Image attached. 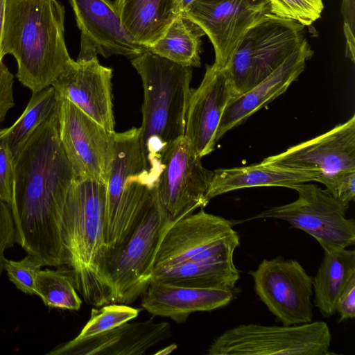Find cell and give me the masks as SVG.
<instances>
[{"mask_svg":"<svg viewBox=\"0 0 355 355\" xmlns=\"http://www.w3.org/2000/svg\"><path fill=\"white\" fill-rule=\"evenodd\" d=\"M106 184L75 178L67 191L61 220L62 268L89 305L112 303L110 259L105 239Z\"/></svg>","mask_w":355,"mask_h":355,"instance_id":"2","label":"cell"},{"mask_svg":"<svg viewBox=\"0 0 355 355\" xmlns=\"http://www.w3.org/2000/svg\"><path fill=\"white\" fill-rule=\"evenodd\" d=\"M306 39L270 75L245 93L233 97L221 117L217 133L218 141L227 132L241 124L257 111L285 92L304 71L306 62L313 55Z\"/></svg>","mask_w":355,"mask_h":355,"instance_id":"20","label":"cell"},{"mask_svg":"<svg viewBox=\"0 0 355 355\" xmlns=\"http://www.w3.org/2000/svg\"><path fill=\"white\" fill-rule=\"evenodd\" d=\"M315 171H297L273 166L263 161L247 166L219 168L214 171L206 194L209 202L219 195L245 188L282 187L294 189L308 182H318Z\"/></svg>","mask_w":355,"mask_h":355,"instance_id":"22","label":"cell"},{"mask_svg":"<svg viewBox=\"0 0 355 355\" xmlns=\"http://www.w3.org/2000/svg\"><path fill=\"white\" fill-rule=\"evenodd\" d=\"M304 26L272 13L262 16L243 33L226 66L234 97L276 70L302 44Z\"/></svg>","mask_w":355,"mask_h":355,"instance_id":"6","label":"cell"},{"mask_svg":"<svg viewBox=\"0 0 355 355\" xmlns=\"http://www.w3.org/2000/svg\"><path fill=\"white\" fill-rule=\"evenodd\" d=\"M233 297V290L183 286L154 279L141 296V306L148 313L179 323L192 313L222 308Z\"/></svg>","mask_w":355,"mask_h":355,"instance_id":"21","label":"cell"},{"mask_svg":"<svg viewBox=\"0 0 355 355\" xmlns=\"http://www.w3.org/2000/svg\"><path fill=\"white\" fill-rule=\"evenodd\" d=\"M80 31V51L77 60H88L98 54L107 58L120 55L133 58L148 51L134 40L121 23L118 8L110 0H69Z\"/></svg>","mask_w":355,"mask_h":355,"instance_id":"15","label":"cell"},{"mask_svg":"<svg viewBox=\"0 0 355 355\" xmlns=\"http://www.w3.org/2000/svg\"><path fill=\"white\" fill-rule=\"evenodd\" d=\"M15 177V159L8 146L0 142V200L10 204Z\"/></svg>","mask_w":355,"mask_h":355,"instance_id":"33","label":"cell"},{"mask_svg":"<svg viewBox=\"0 0 355 355\" xmlns=\"http://www.w3.org/2000/svg\"><path fill=\"white\" fill-rule=\"evenodd\" d=\"M250 274L257 295L282 324L312 322L313 278L298 261L281 257L263 259Z\"/></svg>","mask_w":355,"mask_h":355,"instance_id":"11","label":"cell"},{"mask_svg":"<svg viewBox=\"0 0 355 355\" xmlns=\"http://www.w3.org/2000/svg\"><path fill=\"white\" fill-rule=\"evenodd\" d=\"M58 128L75 178L105 184L114 132H109L71 101L61 98L58 106Z\"/></svg>","mask_w":355,"mask_h":355,"instance_id":"12","label":"cell"},{"mask_svg":"<svg viewBox=\"0 0 355 355\" xmlns=\"http://www.w3.org/2000/svg\"><path fill=\"white\" fill-rule=\"evenodd\" d=\"M59 101L53 86L32 94L17 121L10 127L0 130V142L8 146L15 160L31 135L57 109Z\"/></svg>","mask_w":355,"mask_h":355,"instance_id":"27","label":"cell"},{"mask_svg":"<svg viewBox=\"0 0 355 355\" xmlns=\"http://www.w3.org/2000/svg\"><path fill=\"white\" fill-rule=\"evenodd\" d=\"M355 275V251L345 249L324 252L323 260L313 278L314 306L325 318L336 313L338 298Z\"/></svg>","mask_w":355,"mask_h":355,"instance_id":"25","label":"cell"},{"mask_svg":"<svg viewBox=\"0 0 355 355\" xmlns=\"http://www.w3.org/2000/svg\"><path fill=\"white\" fill-rule=\"evenodd\" d=\"M336 312L339 313V322L355 317V275L352 276L339 295Z\"/></svg>","mask_w":355,"mask_h":355,"instance_id":"36","label":"cell"},{"mask_svg":"<svg viewBox=\"0 0 355 355\" xmlns=\"http://www.w3.org/2000/svg\"><path fill=\"white\" fill-rule=\"evenodd\" d=\"M202 29L180 13L171 21L163 35L148 46V51L186 67L200 66Z\"/></svg>","mask_w":355,"mask_h":355,"instance_id":"26","label":"cell"},{"mask_svg":"<svg viewBox=\"0 0 355 355\" xmlns=\"http://www.w3.org/2000/svg\"><path fill=\"white\" fill-rule=\"evenodd\" d=\"M234 231L232 222L202 209L179 219L167 230L161 241L153 272L196 260L203 251Z\"/></svg>","mask_w":355,"mask_h":355,"instance_id":"18","label":"cell"},{"mask_svg":"<svg viewBox=\"0 0 355 355\" xmlns=\"http://www.w3.org/2000/svg\"><path fill=\"white\" fill-rule=\"evenodd\" d=\"M240 277L233 256L188 261L156 270L152 279L183 286L233 290Z\"/></svg>","mask_w":355,"mask_h":355,"instance_id":"23","label":"cell"},{"mask_svg":"<svg viewBox=\"0 0 355 355\" xmlns=\"http://www.w3.org/2000/svg\"><path fill=\"white\" fill-rule=\"evenodd\" d=\"M121 23L134 40L148 47L179 15L175 0H116Z\"/></svg>","mask_w":355,"mask_h":355,"instance_id":"24","label":"cell"},{"mask_svg":"<svg viewBox=\"0 0 355 355\" xmlns=\"http://www.w3.org/2000/svg\"><path fill=\"white\" fill-rule=\"evenodd\" d=\"M139 312L138 309L118 303L92 308L89 320L74 339L83 340L111 330L135 319Z\"/></svg>","mask_w":355,"mask_h":355,"instance_id":"29","label":"cell"},{"mask_svg":"<svg viewBox=\"0 0 355 355\" xmlns=\"http://www.w3.org/2000/svg\"><path fill=\"white\" fill-rule=\"evenodd\" d=\"M64 6L57 0H6L3 55L17 64V78L32 94L51 86L72 62L64 40Z\"/></svg>","mask_w":355,"mask_h":355,"instance_id":"3","label":"cell"},{"mask_svg":"<svg viewBox=\"0 0 355 355\" xmlns=\"http://www.w3.org/2000/svg\"><path fill=\"white\" fill-rule=\"evenodd\" d=\"M41 262L30 254L21 260L13 261L6 259L4 270L10 282L16 288L23 293L33 295L35 292V279L41 267Z\"/></svg>","mask_w":355,"mask_h":355,"instance_id":"31","label":"cell"},{"mask_svg":"<svg viewBox=\"0 0 355 355\" xmlns=\"http://www.w3.org/2000/svg\"><path fill=\"white\" fill-rule=\"evenodd\" d=\"M14 76L3 62H0V123L15 105L13 96Z\"/></svg>","mask_w":355,"mask_h":355,"instance_id":"35","label":"cell"},{"mask_svg":"<svg viewBox=\"0 0 355 355\" xmlns=\"http://www.w3.org/2000/svg\"><path fill=\"white\" fill-rule=\"evenodd\" d=\"M161 167L155 191L160 205L172 222L208 204L206 194L214 171L203 167L201 157L184 136L167 150Z\"/></svg>","mask_w":355,"mask_h":355,"instance_id":"10","label":"cell"},{"mask_svg":"<svg viewBox=\"0 0 355 355\" xmlns=\"http://www.w3.org/2000/svg\"><path fill=\"white\" fill-rule=\"evenodd\" d=\"M15 242V228L10 209L0 200V276L4 270L6 250Z\"/></svg>","mask_w":355,"mask_h":355,"instance_id":"34","label":"cell"},{"mask_svg":"<svg viewBox=\"0 0 355 355\" xmlns=\"http://www.w3.org/2000/svg\"><path fill=\"white\" fill-rule=\"evenodd\" d=\"M74 179L59 138L57 107L31 135L15 160L12 196L8 205L15 242L43 266L60 268L64 265L62 214Z\"/></svg>","mask_w":355,"mask_h":355,"instance_id":"1","label":"cell"},{"mask_svg":"<svg viewBox=\"0 0 355 355\" xmlns=\"http://www.w3.org/2000/svg\"><path fill=\"white\" fill-rule=\"evenodd\" d=\"M268 13L269 0H196L184 15L209 37L214 64L224 68L245 31Z\"/></svg>","mask_w":355,"mask_h":355,"instance_id":"13","label":"cell"},{"mask_svg":"<svg viewBox=\"0 0 355 355\" xmlns=\"http://www.w3.org/2000/svg\"><path fill=\"white\" fill-rule=\"evenodd\" d=\"M111 68L97 57L73 60L51 86L58 96L67 99L109 132H114Z\"/></svg>","mask_w":355,"mask_h":355,"instance_id":"16","label":"cell"},{"mask_svg":"<svg viewBox=\"0 0 355 355\" xmlns=\"http://www.w3.org/2000/svg\"><path fill=\"white\" fill-rule=\"evenodd\" d=\"M297 198L290 203L265 209L248 218H276L313 237L324 252L345 249L355 243V221L347 218L349 207L325 189L302 183L294 189Z\"/></svg>","mask_w":355,"mask_h":355,"instance_id":"9","label":"cell"},{"mask_svg":"<svg viewBox=\"0 0 355 355\" xmlns=\"http://www.w3.org/2000/svg\"><path fill=\"white\" fill-rule=\"evenodd\" d=\"M233 97V89L225 69L214 63L207 65L200 85L191 90L185 122L184 137L200 157L214 150L221 117Z\"/></svg>","mask_w":355,"mask_h":355,"instance_id":"17","label":"cell"},{"mask_svg":"<svg viewBox=\"0 0 355 355\" xmlns=\"http://www.w3.org/2000/svg\"><path fill=\"white\" fill-rule=\"evenodd\" d=\"M278 167L315 171L318 182L345 171H355V115L345 123L285 151L265 158Z\"/></svg>","mask_w":355,"mask_h":355,"instance_id":"14","label":"cell"},{"mask_svg":"<svg viewBox=\"0 0 355 355\" xmlns=\"http://www.w3.org/2000/svg\"><path fill=\"white\" fill-rule=\"evenodd\" d=\"M271 13L309 26L321 16L322 0H269Z\"/></svg>","mask_w":355,"mask_h":355,"instance_id":"30","label":"cell"},{"mask_svg":"<svg viewBox=\"0 0 355 355\" xmlns=\"http://www.w3.org/2000/svg\"><path fill=\"white\" fill-rule=\"evenodd\" d=\"M144 88L140 144L145 171L155 186L167 150L184 136L192 67L146 51L131 59Z\"/></svg>","mask_w":355,"mask_h":355,"instance_id":"4","label":"cell"},{"mask_svg":"<svg viewBox=\"0 0 355 355\" xmlns=\"http://www.w3.org/2000/svg\"><path fill=\"white\" fill-rule=\"evenodd\" d=\"M321 184L335 199L349 207L355 198V171H345L324 179Z\"/></svg>","mask_w":355,"mask_h":355,"instance_id":"32","label":"cell"},{"mask_svg":"<svg viewBox=\"0 0 355 355\" xmlns=\"http://www.w3.org/2000/svg\"><path fill=\"white\" fill-rule=\"evenodd\" d=\"M167 322L153 318L138 322H125L101 334L83 339L74 338L48 352L49 355H141L171 336Z\"/></svg>","mask_w":355,"mask_h":355,"instance_id":"19","label":"cell"},{"mask_svg":"<svg viewBox=\"0 0 355 355\" xmlns=\"http://www.w3.org/2000/svg\"><path fill=\"white\" fill-rule=\"evenodd\" d=\"M105 184V239L110 250H116L135 230L154 187L144 168L139 128L114 132Z\"/></svg>","mask_w":355,"mask_h":355,"instance_id":"5","label":"cell"},{"mask_svg":"<svg viewBox=\"0 0 355 355\" xmlns=\"http://www.w3.org/2000/svg\"><path fill=\"white\" fill-rule=\"evenodd\" d=\"M331 334L322 321L294 325L242 324L209 346L208 355H328Z\"/></svg>","mask_w":355,"mask_h":355,"instance_id":"8","label":"cell"},{"mask_svg":"<svg viewBox=\"0 0 355 355\" xmlns=\"http://www.w3.org/2000/svg\"><path fill=\"white\" fill-rule=\"evenodd\" d=\"M196 0H175L176 9L180 13H185Z\"/></svg>","mask_w":355,"mask_h":355,"instance_id":"38","label":"cell"},{"mask_svg":"<svg viewBox=\"0 0 355 355\" xmlns=\"http://www.w3.org/2000/svg\"><path fill=\"white\" fill-rule=\"evenodd\" d=\"M177 348V345L175 344H172L169 346L166 347L165 348L161 349L160 351L157 352L155 355H166L171 353Z\"/></svg>","mask_w":355,"mask_h":355,"instance_id":"39","label":"cell"},{"mask_svg":"<svg viewBox=\"0 0 355 355\" xmlns=\"http://www.w3.org/2000/svg\"><path fill=\"white\" fill-rule=\"evenodd\" d=\"M6 1V0H0V62H2L3 58L4 57L2 52L1 43L4 24Z\"/></svg>","mask_w":355,"mask_h":355,"instance_id":"37","label":"cell"},{"mask_svg":"<svg viewBox=\"0 0 355 355\" xmlns=\"http://www.w3.org/2000/svg\"><path fill=\"white\" fill-rule=\"evenodd\" d=\"M35 295L49 307L78 311L82 304L71 277L62 269L39 270L35 279Z\"/></svg>","mask_w":355,"mask_h":355,"instance_id":"28","label":"cell"},{"mask_svg":"<svg viewBox=\"0 0 355 355\" xmlns=\"http://www.w3.org/2000/svg\"><path fill=\"white\" fill-rule=\"evenodd\" d=\"M174 223L160 205L154 187L136 228L112 259V303L128 305L147 289L159 245Z\"/></svg>","mask_w":355,"mask_h":355,"instance_id":"7","label":"cell"}]
</instances>
